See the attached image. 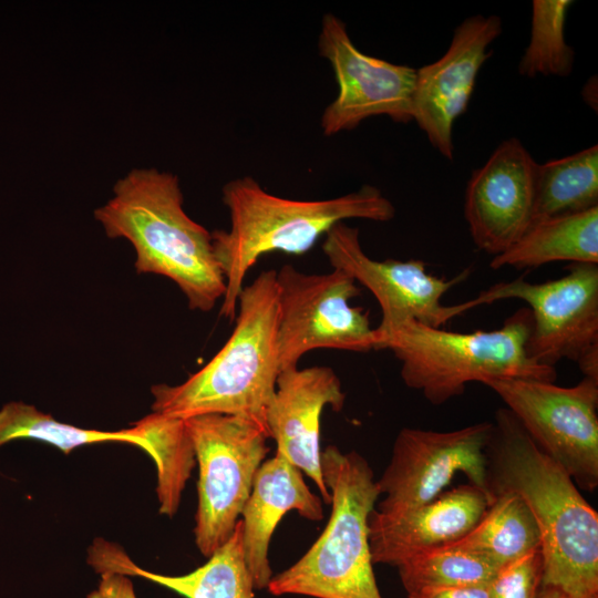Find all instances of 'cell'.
<instances>
[{"mask_svg":"<svg viewBox=\"0 0 598 598\" xmlns=\"http://www.w3.org/2000/svg\"><path fill=\"white\" fill-rule=\"evenodd\" d=\"M486 457L493 498L505 492L516 494L538 526L542 587L556 588L569 598L598 596V514L507 408L495 412Z\"/></svg>","mask_w":598,"mask_h":598,"instance_id":"cell-1","label":"cell"},{"mask_svg":"<svg viewBox=\"0 0 598 598\" xmlns=\"http://www.w3.org/2000/svg\"><path fill=\"white\" fill-rule=\"evenodd\" d=\"M183 202L176 175L138 168L116 182L113 197L94 217L107 237L132 244L138 274L167 277L192 310L207 312L223 299L226 282L212 234L186 214Z\"/></svg>","mask_w":598,"mask_h":598,"instance_id":"cell-2","label":"cell"},{"mask_svg":"<svg viewBox=\"0 0 598 598\" xmlns=\"http://www.w3.org/2000/svg\"><path fill=\"white\" fill-rule=\"evenodd\" d=\"M230 229L212 233L213 248L224 275L226 291L220 316L236 318L238 298L248 270L271 251L302 255L334 225L360 218L389 221L395 208L371 185L340 197L297 200L269 194L250 176L229 181L223 187Z\"/></svg>","mask_w":598,"mask_h":598,"instance_id":"cell-3","label":"cell"},{"mask_svg":"<svg viewBox=\"0 0 598 598\" xmlns=\"http://www.w3.org/2000/svg\"><path fill=\"white\" fill-rule=\"evenodd\" d=\"M237 310L229 339L205 367L181 384L152 386L153 412L179 420L239 415L266 427L281 372L277 271L265 270L244 287Z\"/></svg>","mask_w":598,"mask_h":598,"instance_id":"cell-4","label":"cell"},{"mask_svg":"<svg viewBox=\"0 0 598 598\" xmlns=\"http://www.w3.org/2000/svg\"><path fill=\"white\" fill-rule=\"evenodd\" d=\"M532 315L523 307L495 330L447 331L413 319L374 328V350H390L401 362V379L433 405L462 395L467 383L491 379L555 382V367L529 358Z\"/></svg>","mask_w":598,"mask_h":598,"instance_id":"cell-5","label":"cell"},{"mask_svg":"<svg viewBox=\"0 0 598 598\" xmlns=\"http://www.w3.org/2000/svg\"><path fill=\"white\" fill-rule=\"evenodd\" d=\"M321 471L331 494L327 526L301 558L271 577L275 596L382 598L369 545L368 519L380 495L368 461L336 445L321 451Z\"/></svg>","mask_w":598,"mask_h":598,"instance_id":"cell-6","label":"cell"},{"mask_svg":"<svg viewBox=\"0 0 598 598\" xmlns=\"http://www.w3.org/2000/svg\"><path fill=\"white\" fill-rule=\"evenodd\" d=\"M198 464V505L194 536L209 557L233 535L250 495L255 474L269 447L267 429L230 414L184 420Z\"/></svg>","mask_w":598,"mask_h":598,"instance_id":"cell-7","label":"cell"},{"mask_svg":"<svg viewBox=\"0 0 598 598\" xmlns=\"http://www.w3.org/2000/svg\"><path fill=\"white\" fill-rule=\"evenodd\" d=\"M557 279L534 283L518 278L497 282L458 303L462 313L498 300L519 299L532 315L526 350L537 363H577L598 381V264L571 262Z\"/></svg>","mask_w":598,"mask_h":598,"instance_id":"cell-8","label":"cell"},{"mask_svg":"<svg viewBox=\"0 0 598 598\" xmlns=\"http://www.w3.org/2000/svg\"><path fill=\"white\" fill-rule=\"evenodd\" d=\"M516 416L528 435L558 463L578 488L598 487V381L573 386L532 379L483 382Z\"/></svg>","mask_w":598,"mask_h":598,"instance_id":"cell-9","label":"cell"},{"mask_svg":"<svg viewBox=\"0 0 598 598\" xmlns=\"http://www.w3.org/2000/svg\"><path fill=\"white\" fill-rule=\"evenodd\" d=\"M277 288L281 371L297 368L301 357L313 349L374 350L369 313L349 303L360 296V288L343 270L315 275L285 265L277 271Z\"/></svg>","mask_w":598,"mask_h":598,"instance_id":"cell-10","label":"cell"},{"mask_svg":"<svg viewBox=\"0 0 598 598\" xmlns=\"http://www.w3.org/2000/svg\"><path fill=\"white\" fill-rule=\"evenodd\" d=\"M491 432L492 421L446 432L402 429L391 460L377 481L384 497L375 509L395 512L426 504L443 493L456 473H463L468 484L493 498L486 457Z\"/></svg>","mask_w":598,"mask_h":598,"instance_id":"cell-11","label":"cell"},{"mask_svg":"<svg viewBox=\"0 0 598 598\" xmlns=\"http://www.w3.org/2000/svg\"><path fill=\"white\" fill-rule=\"evenodd\" d=\"M318 48L330 62L339 89L321 116L326 136L354 130L370 116L385 115L398 123L412 121L416 69L361 52L346 23L333 13L322 18Z\"/></svg>","mask_w":598,"mask_h":598,"instance_id":"cell-12","label":"cell"},{"mask_svg":"<svg viewBox=\"0 0 598 598\" xmlns=\"http://www.w3.org/2000/svg\"><path fill=\"white\" fill-rule=\"evenodd\" d=\"M324 236L322 250L331 267L343 270L374 296L382 311L380 323L413 319L442 328L462 315L457 305L445 306L442 298L468 277V269L446 279L431 275L422 260H374L363 251L359 229L343 221Z\"/></svg>","mask_w":598,"mask_h":598,"instance_id":"cell-13","label":"cell"},{"mask_svg":"<svg viewBox=\"0 0 598 598\" xmlns=\"http://www.w3.org/2000/svg\"><path fill=\"white\" fill-rule=\"evenodd\" d=\"M501 33L499 17H470L456 27L446 52L439 60L416 69L412 121L450 161L454 154V122L465 112L478 72L489 58L488 48Z\"/></svg>","mask_w":598,"mask_h":598,"instance_id":"cell-14","label":"cell"},{"mask_svg":"<svg viewBox=\"0 0 598 598\" xmlns=\"http://www.w3.org/2000/svg\"><path fill=\"white\" fill-rule=\"evenodd\" d=\"M537 165L523 143L511 137L473 171L465 190L464 216L478 249L497 256L528 228Z\"/></svg>","mask_w":598,"mask_h":598,"instance_id":"cell-15","label":"cell"},{"mask_svg":"<svg viewBox=\"0 0 598 598\" xmlns=\"http://www.w3.org/2000/svg\"><path fill=\"white\" fill-rule=\"evenodd\" d=\"M346 401L341 382L329 367L287 369L277 379L276 392L265 415L276 453L283 456L317 485L326 504L331 503L321 471L320 417L330 406L341 411Z\"/></svg>","mask_w":598,"mask_h":598,"instance_id":"cell-16","label":"cell"},{"mask_svg":"<svg viewBox=\"0 0 598 598\" xmlns=\"http://www.w3.org/2000/svg\"><path fill=\"white\" fill-rule=\"evenodd\" d=\"M492 502L485 492L465 484L413 508L395 512L374 508L368 519L372 563L398 567L422 551L461 539Z\"/></svg>","mask_w":598,"mask_h":598,"instance_id":"cell-17","label":"cell"},{"mask_svg":"<svg viewBox=\"0 0 598 598\" xmlns=\"http://www.w3.org/2000/svg\"><path fill=\"white\" fill-rule=\"evenodd\" d=\"M292 509L312 522L323 518L321 499L309 489L302 472L276 453L257 470L240 518L244 559L257 590L267 588L274 576L269 543L278 523Z\"/></svg>","mask_w":598,"mask_h":598,"instance_id":"cell-18","label":"cell"},{"mask_svg":"<svg viewBox=\"0 0 598 598\" xmlns=\"http://www.w3.org/2000/svg\"><path fill=\"white\" fill-rule=\"evenodd\" d=\"M87 561L97 573L136 576L163 586L185 598H254L255 587L243 553L241 520L230 538L195 570L168 576L137 566L117 545L97 538L89 548Z\"/></svg>","mask_w":598,"mask_h":598,"instance_id":"cell-19","label":"cell"},{"mask_svg":"<svg viewBox=\"0 0 598 598\" xmlns=\"http://www.w3.org/2000/svg\"><path fill=\"white\" fill-rule=\"evenodd\" d=\"M555 261L598 264V207L530 225L489 267L536 268Z\"/></svg>","mask_w":598,"mask_h":598,"instance_id":"cell-20","label":"cell"},{"mask_svg":"<svg viewBox=\"0 0 598 598\" xmlns=\"http://www.w3.org/2000/svg\"><path fill=\"white\" fill-rule=\"evenodd\" d=\"M448 546L480 554L503 568L527 553L542 548V538L535 518L523 499L505 492L494 497L471 532Z\"/></svg>","mask_w":598,"mask_h":598,"instance_id":"cell-21","label":"cell"},{"mask_svg":"<svg viewBox=\"0 0 598 598\" xmlns=\"http://www.w3.org/2000/svg\"><path fill=\"white\" fill-rule=\"evenodd\" d=\"M19 439L44 442L65 454L87 444L128 443L152 456L151 434L144 417L130 429L101 431L56 421L50 414L23 402H10L0 410V446Z\"/></svg>","mask_w":598,"mask_h":598,"instance_id":"cell-22","label":"cell"},{"mask_svg":"<svg viewBox=\"0 0 598 598\" xmlns=\"http://www.w3.org/2000/svg\"><path fill=\"white\" fill-rule=\"evenodd\" d=\"M598 207V146L537 165L530 225ZM528 226V227H529Z\"/></svg>","mask_w":598,"mask_h":598,"instance_id":"cell-23","label":"cell"},{"mask_svg":"<svg viewBox=\"0 0 598 598\" xmlns=\"http://www.w3.org/2000/svg\"><path fill=\"white\" fill-rule=\"evenodd\" d=\"M396 568L406 594L426 587L488 586L502 569L480 554L448 545L422 551Z\"/></svg>","mask_w":598,"mask_h":598,"instance_id":"cell-24","label":"cell"},{"mask_svg":"<svg viewBox=\"0 0 598 598\" xmlns=\"http://www.w3.org/2000/svg\"><path fill=\"white\" fill-rule=\"evenodd\" d=\"M144 417L151 433V457L157 468L159 513L172 517L195 464L192 441L184 420L155 412Z\"/></svg>","mask_w":598,"mask_h":598,"instance_id":"cell-25","label":"cell"},{"mask_svg":"<svg viewBox=\"0 0 598 598\" xmlns=\"http://www.w3.org/2000/svg\"><path fill=\"white\" fill-rule=\"evenodd\" d=\"M570 0H534L530 39L518 63L522 76H568L575 51L565 40V23Z\"/></svg>","mask_w":598,"mask_h":598,"instance_id":"cell-26","label":"cell"},{"mask_svg":"<svg viewBox=\"0 0 598 598\" xmlns=\"http://www.w3.org/2000/svg\"><path fill=\"white\" fill-rule=\"evenodd\" d=\"M543 574V553L537 548L504 566L488 585V597L537 598Z\"/></svg>","mask_w":598,"mask_h":598,"instance_id":"cell-27","label":"cell"},{"mask_svg":"<svg viewBox=\"0 0 598 598\" xmlns=\"http://www.w3.org/2000/svg\"><path fill=\"white\" fill-rule=\"evenodd\" d=\"M96 589L86 598H136L132 581L125 575L103 571Z\"/></svg>","mask_w":598,"mask_h":598,"instance_id":"cell-28","label":"cell"},{"mask_svg":"<svg viewBox=\"0 0 598 598\" xmlns=\"http://www.w3.org/2000/svg\"><path fill=\"white\" fill-rule=\"evenodd\" d=\"M406 595L408 598H489L488 586L426 587Z\"/></svg>","mask_w":598,"mask_h":598,"instance_id":"cell-29","label":"cell"},{"mask_svg":"<svg viewBox=\"0 0 598 598\" xmlns=\"http://www.w3.org/2000/svg\"><path fill=\"white\" fill-rule=\"evenodd\" d=\"M594 93L597 94V81L596 76L591 78L584 86L582 90V97L586 103H588L591 107L597 105V99L594 97ZM597 107V106H596Z\"/></svg>","mask_w":598,"mask_h":598,"instance_id":"cell-30","label":"cell"},{"mask_svg":"<svg viewBox=\"0 0 598 598\" xmlns=\"http://www.w3.org/2000/svg\"><path fill=\"white\" fill-rule=\"evenodd\" d=\"M537 598H569V597L556 588L542 587Z\"/></svg>","mask_w":598,"mask_h":598,"instance_id":"cell-31","label":"cell"},{"mask_svg":"<svg viewBox=\"0 0 598 598\" xmlns=\"http://www.w3.org/2000/svg\"><path fill=\"white\" fill-rule=\"evenodd\" d=\"M592 598H598V596H596V597H592Z\"/></svg>","mask_w":598,"mask_h":598,"instance_id":"cell-32","label":"cell"}]
</instances>
